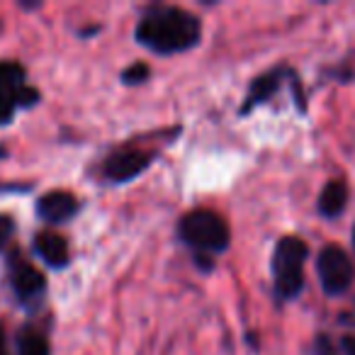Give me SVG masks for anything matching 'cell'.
Wrapping results in <instances>:
<instances>
[{"label":"cell","mask_w":355,"mask_h":355,"mask_svg":"<svg viewBox=\"0 0 355 355\" xmlns=\"http://www.w3.org/2000/svg\"><path fill=\"white\" fill-rule=\"evenodd\" d=\"M309 246L300 236H285L272 253V287L277 300L292 302L304 290V263Z\"/></svg>","instance_id":"obj_3"},{"label":"cell","mask_w":355,"mask_h":355,"mask_svg":"<svg viewBox=\"0 0 355 355\" xmlns=\"http://www.w3.org/2000/svg\"><path fill=\"white\" fill-rule=\"evenodd\" d=\"M178 236L185 246L195 251V256H217L232 243V232L222 214L212 209H193L183 214L178 222Z\"/></svg>","instance_id":"obj_2"},{"label":"cell","mask_w":355,"mask_h":355,"mask_svg":"<svg viewBox=\"0 0 355 355\" xmlns=\"http://www.w3.org/2000/svg\"><path fill=\"white\" fill-rule=\"evenodd\" d=\"M10 285L22 304H30V302L40 300L46 290L44 275L35 266H30L27 261H20V258H12L10 261Z\"/></svg>","instance_id":"obj_7"},{"label":"cell","mask_w":355,"mask_h":355,"mask_svg":"<svg viewBox=\"0 0 355 355\" xmlns=\"http://www.w3.org/2000/svg\"><path fill=\"white\" fill-rule=\"evenodd\" d=\"M319 343L324 345V350H321V355H331V353H329V340H326V338H319Z\"/></svg>","instance_id":"obj_17"},{"label":"cell","mask_w":355,"mask_h":355,"mask_svg":"<svg viewBox=\"0 0 355 355\" xmlns=\"http://www.w3.org/2000/svg\"><path fill=\"white\" fill-rule=\"evenodd\" d=\"M287 71L285 69H275V71H268V73H261L256 80L251 83V88H248V95H246V103L241 105V112L248 114L256 105L266 103V100L272 98V93H275L277 88L282 85V78H285Z\"/></svg>","instance_id":"obj_10"},{"label":"cell","mask_w":355,"mask_h":355,"mask_svg":"<svg viewBox=\"0 0 355 355\" xmlns=\"http://www.w3.org/2000/svg\"><path fill=\"white\" fill-rule=\"evenodd\" d=\"M134 37L153 54L171 56L198 46L202 37V25L198 15H193L190 10L175 6H156L141 15Z\"/></svg>","instance_id":"obj_1"},{"label":"cell","mask_w":355,"mask_h":355,"mask_svg":"<svg viewBox=\"0 0 355 355\" xmlns=\"http://www.w3.org/2000/svg\"><path fill=\"white\" fill-rule=\"evenodd\" d=\"M340 348H343V355H355V336H345L340 340Z\"/></svg>","instance_id":"obj_15"},{"label":"cell","mask_w":355,"mask_h":355,"mask_svg":"<svg viewBox=\"0 0 355 355\" xmlns=\"http://www.w3.org/2000/svg\"><path fill=\"white\" fill-rule=\"evenodd\" d=\"M80 202L73 198L71 193L66 190H51V193L42 195L37 200V214L40 219L49 224H64V222H71L78 212Z\"/></svg>","instance_id":"obj_8"},{"label":"cell","mask_w":355,"mask_h":355,"mask_svg":"<svg viewBox=\"0 0 355 355\" xmlns=\"http://www.w3.org/2000/svg\"><path fill=\"white\" fill-rule=\"evenodd\" d=\"M148 73H151V69H148L144 61H137V64H132L129 69L122 71V83L124 85H141L148 80Z\"/></svg>","instance_id":"obj_13"},{"label":"cell","mask_w":355,"mask_h":355,"mask_svg":"<svg viewBox=\"0 0 355 355\" xmlns=\"http://www.w3.org/2000/svg\"><path fill=\"white\" fill-rule=\"evenodd\" d=\"M35 253L54 270H61L71 263L69 243L56 232H40L35 236Z\"/></svg>","instance_id":"obj_9"},{"label":"cell","mask_w":355,"mask_h":355,"mask_svg":"<svg viewBox=\"0 0 355 355\" xmlns=\"http://www.w3.org/2000/svg\"><path fill=\"white\" fill-rule=\"evenodd\" d=\"M0 355H6V334H3V326H0Z\"/></svg>","instance_id":"obj_16"},{"label":"cell","mask_w":355,"mask_h":355,"mask_svg":"<svg viewBox=\"0 0 355 355\" xmlns=\"http://www.w3.org/2000/svg\"><path fill=\"white\" fill-rule=\"evenodd\" d=\"M17 355H51L49 340L37 331H22L17 336Z\"/></svg>","instance_id":"obj_12"},{"label":"cell","mask_w":355,"mask_h":355,"mask_svg":"<svg viewBox=\"0 0 355 355\" xmlns=\"http://www.w3.org/2000/svg\"><path fill=\"white\" fill-rule=\"evenodd\" d=\"M153 161H156V153L151 151H117L105 161L103 175L110 183L122 185L141 175Z\"/></svg>","instance_id":"obj_5"},{"label":"cell","mask_w":355,"mask_h":355,"mask_svg":"<svg viewBox=\"0 0 355 355\" xmlns=\"http://www.w3.org/2000/svg\"><path fill=\"white\" fill-rule=\"evenodd\" d=\"M353 246H355V227H353Z\"/></svg>","instance_id":"obj_18"},{"label":"cell","mask_w":355,"mask_h":355,"mask_svg":"<svg viewBox=\"0 0 355 355\" xmlns=\"http://www.w3.org/2000/svg\"><path fill=\"white\" fill-rule=\"evenodd\" d=\"M27 76L17 61H0V124H10L15 117V95L27 85Z\"/></svg>","instance_id":"obj_6"},{"label":"cell","mask_w":355,"mask_h":355,"mask_svg":"<svg viewBox=\"0 0 355 355\" xmlns=\"http://www.w3.org/2000/svg\"><path fill=\"white\" fill-rule=\"evenodd\" d=\"M12 234H15V219L10 214H0V251L8 246Z\"/></svg>","instance_id":"obj_14"},{"label":"cell","mask_w":355,"mask_h":355,"mask_svg":"<svg viewBox=\"0 0 355 355\" xmlns=\"http://www.w3.org/2000/svg\"><path fill=\"white\" fill-rule=\"evenodd\" d=\"M345 205H348V185H345L343 178H336V180H329L324 185V190L319 195V202H316V209H319L321 217L336 219L343 214Z\"/></svg>","instance_id":"obj_11"},{"label":"cell","mask_w":355,"mask_h":355,"mask_svg":"<svg viewBox=\"0 0 355 355\" xmlns=\"http://www.w3.org/2000/svg\"><path fill=\"white\" fill-rule=\"evenodd\" d=\"M316 272H319V282L329 297H338L348 292L355 280V266L350 256L334 243L321 248L319 258H316Z\"/></svg>","instance_id":"obj_4"}]
</instances>
